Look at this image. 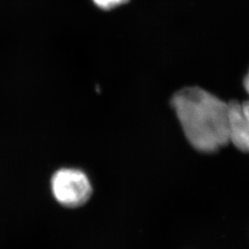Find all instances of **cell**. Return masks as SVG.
Segmentation results:
<instances>
[{
    "label": "cell",
    "instance_id": "6da1fadb",
    "mask_svg": "<svg viewBox=\"0 0 249 249\" xmlns=\"http://www.w3.org/2000/svg\"><path fill=\"white\" fill-rule=\"evenodd\" d=\"M187 141L198 151L213 153L229 143V105L199 87L178 90L172 98Z\"/></svg>",
    "mask_w": 249,
    "mask_h": 249
},
{
    "label": "cell",
    "instance_id": "7a4b0ae2",
    "mask_svg": "<svg viewBox=\"0 0 249 249\" xmlns=\"http://www.w3.org/2000/svg\"><path fill=\"white\" fill-rule=\"evenodd\" d=\"M51 187L59 204L77 208L89 200L92 189L88 177L80 170L63 168L53 174Z\"/></svg>",
    "mask_w": 249,
    "mask_h": 249
},
{
    "label": "cell",
    "instance_id": "3957f363",
    "mask_svg": "<svg viewBox=\"0 0 249 249\" xmlns=\"http://www.w3.org/2000/svg\"><path fill=\"white\" fill-rule=\"evenodd\" d=\"M229 105V142L249 153V101H232Z\"/></svg>",
    "mask_w": 249,
    "mask_h": 249
},
{
    "label": "cell",
    "instance_id": "277c9868",
    "mask_svg": "<svg viewBox=\"0 0 249 249\" xmlns=\"http://www.w3.org/2000/svg\"><path fill=\"white\" fill-rule=\"evenodd\" d=\"M99 8L111 9L125 3L127 0H93Z\"/></svg>",
    "mask_w": 249,
    "mask_h": 249
},
{
    "label": "cell",
    "instance_id": "5b68a950",
    "mask_svg": "<svg viewBox=\"0 0 249 249\" xmlns=\"http://www.w3.org/2000/svg\"><path fill=\"white\" fill-rule=\"evenodd\" d=\"M244 87L247 90V92L249 94V71L248 74H247V76H246V78L244 79Z\"/></svg>",
    "mask_w": 249,
    "mask_h": 249
}]
</instances>
